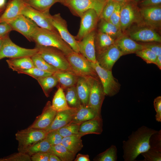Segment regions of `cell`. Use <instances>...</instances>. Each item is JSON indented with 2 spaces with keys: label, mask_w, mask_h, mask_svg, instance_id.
I'll return each mask as SVG.
<instances>
[{
  "label": "cell",
  "mask_w": 161,
  "mask_h": 161,
  "mask_svg": "<svg viewBox=\"0 0 161 161\" xmlns=\"http://www.w3.org/2000/svg\"><path fill=\"white\" fill-rule=\"evenodd\" d=\"M154 107L156 112L155 117L156 120L161 122V96L155 98L154 101Z\"/></svg>",
  "instance_id": "obj_49"
},
{
  "label": "cell",
  "mask_w": 161,
  "mask_h": 161,
  "mask_svg": "<svg viewBox=\"0 0 161 161\" xmlns=\"http://www.w3.org/2000/svg\"><path fill=\"white\" fill-rule=\"evenodd\" d=\"M74 161H90L89 156L88 154H78L74 160Z\"/></svg>",
  "instance_id": "obj_53"
},
{
  "label": "cell",
  "mask_w": 161,
  "mask_h": 161,
  "mask_svg": "<svg viewBox=\"0 0 161 161\" xmlns=\"http://www.w3.org/2000/svg\"><path fill=\"white\" fill-rule=\"evenodd\" d=\"M32 41L35 44L56 48L66 56L74 52L71 47L55 32L38 27L32 36Z\"/></svg>",
  "instance_id": "obj_2"
},
{
  "label": "cell",
  "mask_w": 161,
  "mask_h": 161,
  "mask_svg": "<svg viewBox=\"0 0 161 161\" xmlns=\"http://www.w3.org/2000/svg\"><path fill=\"white\" fill-rule=\"evenodd\" d=\"M6 0H0V9L6 7Z\"/></svg>",
  "instance_id": "obj_56"
},
{
  "label": "cell",
  "mask_w": 161,
  "mask_h": 161,
  "mask_svg": "<svg viewBox=\"0 0 161 161\" xmlns=\"http://www.w3.org/2000/svg\"><path fill=\"white\" fill-rule=\"evenodd\" d=\"M82 123L72 121L57 130L63 137L77 135H81L83 136L85 134L78 132L80 126Z\"/></svg>",
  "instance_id": "obj_35"
},
{
  "label": "cell",
  "mask_w": 161,
  "mask_h": 161,
  "mask_svg": "<svg viewBox=\"0 0 161 161\" xmlns=\"http://www.w3.org/2000/svg\"><path fill=\"white\" fill-rule=\"evenodd\" d=\"M49 152H41L34 154L31 156L32 161H49Z\"/></svg>",
  "instance_id": "obj_51"
},
{
  "label": "cell",
  "mask_w": 161,
  "mask_h": 161,
  "mask_svg": "<svg viewBox=\"0 0 161 161\" xmlns=\"http://www.w3.org/2000/svg\"><path fill=\"white\" fill-rule=\"evenodd\" d=\"M5 7H6L0 9V16L4 12L5 9Z\"/></svg>",
  "instance_id": "obj_59"
},
{
  "label": "cell",
  "mask_w": 161,
  "mask_h": 161,
  "mask_svg": "<svg viewBox=\"0 0 161 161\" xmlns=\"http://www.w3.org/2000/svg\"><path fill=\"white\" fill-rule=\"evenodd\" d=\"M103 131V120L101 115H97L91 120L82 123L78 132L85 134H100Z\"/></svg>",
  "instance_id": "obj_23"
},
{
  "label": "cell",
  "mask_w": 161,
  "mask_h": 161,
  "mask_svg": "<svg viewBox=\"0 0 161 161\" xmlns=\"http://www.w3.org/2000/svg\"><path fill=\"white\" fill-rule=\"evenodd\" d=\"M47 97L49 96L52 89L58 83L57 78L53 74L36 79Z\"/></svg>",
  "instance_id": "obj_33"
},
{
  "label": "cell",
  "mask_w": 161,
  "mask_h": 161,
  "mask_svg": "<svg viewBox=\"0 0 161 161\" xmlns=\"http://www.w3.org/2000/svg\"><path fill=\"white\" fill-rule=\"evenodd\" d=\"M7 23L12 30L21 33L30 42L32 41V36L38 27L31 19L21 14Z\"/></svg>",
  "instance_id": "obj_14"
},
{
  "label": "cell",
  "mask_w": 161,
  "mask_h": 161,
  "mask_svg": "<svg viewBox=\"0 0 161 161\" xmlns=\"http://www.w3.org/2000/svg\"><path fill=\"white\" fill-rule=\"evenodd\" d=\"M95 30H94L77 42L80 53L90 62L94 63L97 61L95 45Z\"/></svg>",
  "instance_id": "obj_18"
},
{
  "label": "cell",
  "mask_w": 161,
  "mask_h": 161,
  "mask_svg": "<svg viewBox=\"0 0 161 161\" xmlns=\"http://www.w3.org/2000/svg\"><path fill=\"white\" fill-rule=\"evenodd\" d=\"M9 67L13 71L25 70L34 66L31 57H23L11 58L6 60Z\"/></svg>",
  "instance_id": "obj_25"
},
{
  "label": "cell",
  "mask_w": 161,
  "mask_h": 161,
  "mask_svg": "<svg viewBox=\"0 0 161 161\" xmlns=\"http://www.w3.org/2000/svg\"><path fill=\"white\" fill-rule=\"evenodd\" d=\"M52 24L62 38L71 47L74 51L80 53L77 41L67 29L66 21L58 13L52 15Z\"/></svg>",
  "instance_id": "obj_13"
},
{
  "label": "cell",
  "mask_w": 161,
  "mask_h": 161,
  "mask_svg": "<svg viewBox=\"0 0 161 161\" xmlns=\"http://www.w3.org/2000/svg\"><path fill=\"white\" fill-rule=\"evenodd\" d=\"M155 30L146 26H141L130 31L129 35L130 37L135 41L160 43L161 36Z\"/></svg>",
  "instance_id": "obj_17"
},
{
  "label": "cell",
  "mask_w": 161,
  "mask_h": 161,
  "mask_svg": "<svg viewBox=\"0 0 161 161\" xmlns=\"http://www.w3.org/2000/svg\"><path fill=\"white\" fill-rule=\"evenodd\" d=\"M25 3L24 0H10L0 16V23H8L21 14Z\"/></svg>",
  "instance_id": "obj_20"
},
{
  "label": "cell",
  "mask_w": 161,
  "mask_h": 161,
  "mask_svg": "<svg viewBox=\"0 0 161 161\" xmlns=\"http://www.w3.org/2000/svg\"><path fill=\"white\" fill-rule=\"evenodd\" d=\"M99 20L98 32L107 34L115 39L123 34L119 29L111 22L103 19Z\"/></svg>",
  "instance_id": "obj_31"
},
{
  "label": "cell",
  "mask_w": 161,
  "mask_h": 161,
  "mask_svg": "<svg viewBox=\"0 0 161 161\" xmlns=\"http://www.w3.org/2000/svg\"><path fill=\"white\" fill-rule=\"evenodd\" d=\"M57 112L52 108L51 102L48 101L41 114L36 117L34 122L29 127L45 130L51 124Z\"/></svg>",
  "instance_id": "obj_19"
},
{
  "label": "cell",
  "mask_w": 161,
  "mask_h": 161,
  "mask_svg": "<svg viewBox=\"0 0 161 161\" xmlns=\"http://www.w3.org/2000/svg\"><path fill=\"white\" fill-rule=\"evenodd\" d=\"M24 2L33 8L38 11H49L50 7L57 0H24Z\"/></svg>",
  "instance_id": "obj_34"
},
{
  "label": "cell",
  "mask_w": 161,
  "mask_h": 161,
  "mask_svg": "<svg viewBox=\"0 0 161 161\" xmlns=\"http://www.w3.org/2000/svg\"><path fill=\"white\" fill-rule=\"evenodd\" d=\"M65 96L67 102L70 107L78 108L81 104L76 86L66 88Z\"/></svg>",
  "instance_id": "obj_38"
},
{
  "label": "cell",
  "mask_w": 161,
  "mask_h": 161,
  "mask_svg": "<svg viewBox=\"0 0 161 161\" xmlns=\"http://www.w3.org/2000/svg\"><path fill=\"white\" fill-rule=\"evenodd\" d=\"M156 64L158 67L161 69V55L157 56L156 60Z\"/></svg>",
  "instance_id": "obj_55"
},
{
  "label": "cell",
  "mask_w": 161,
  "mask_h": 161,
  "mask_svg": "<svg viewBox=\"0 0 161 161\" xmlns=\"http://www.w3.org/2000/svg\"><path fill=\"white\" fill-rule=\"evenodd\" d=\"M91 62L102 84L105 95L112 97L117 94L120 85L113 77L112 71L102 67L97 61Z\"/></svg>",
  "instance_id": "obj_9"
},
{
  "label": "cell",
  "mask_w": 161,
  "mask_h": 161,
  "mask_svg": "<svg viewBox=\"0 0 161 161\" xmlns=\"http://www.w3.org/2000/svg\"><path fill=\"white\" fill-rule=\"evenodd\" d=\"M117 149L114 145H111L104 151L99 154L94 158L95 161H117Z\"/></svg>",
  "instance_id": "obj_37"
},
{
  "label": "cell",
  "mask_w": 161,
  "mask_h": 161,
  "mask_svg": "<svg viewBox=\"0 0 161 161\" xmlns=\"http://www.w3.org/2000/svg\"><path fill=\"white\" fill-rule=\"evenodd\" d=\"M58 2H60L62 4L66 0H57Z\"/></svg>",
  "instance_id": "obj_60"
},
{
  "label": "cell",
  "mask_w": 161,
  "mask_h": 161,
  "mask_svg": "<svg viewBox=\"0 0 161 161\" xmlns=\"http://www.w3.org/2000/svg\"><path fill=\"white\" fill-rule=\"evenodd\" d=\"M124 2H120L117 3L108 21L115 25L119 29L121 10L122 6Z\"/></svg>",
  "instance_id": "obj_45"
},
{
  "label": "cell",
  "mask_w": 161,
  "mask_h": 161,
  "mask_svg": "<svg viewBox=\"0 0 161 161\" xmlns=\"http://www.w3.org/2000/svg\"><path fill=\"white\" fill-rule=\"evenodd\" d=\"M143 44L144 48L150 49L157 56L161 55V45L160 43L151 42Z\"/></svg>",
  "instance_id": "obj_48"
},
{
  "label": "cell",
  "mask_w": 161,
  "mask_h": 161,
  "mask_svg": "<svg viewBox=\"0 0 161 161\" xmlns=\"http://www.w3.org/2000/svg\"><path fill=\"white\" fill-rule=\"evenodd\" d=\"M38 52L35 48L27 49L20 47L13 42L9 34L4 37L2 46L0 49V60L5 58H10L23 57H31Z\"/></svg>",
  "instance_id": "obj_10"
},
{
  "label": "cell",
  "mask_w": 161,
  "mask_h": 161,
  "mask_svg": "<svg viewBox=\"0 0 161 161\" xmlns=\"http://www.w3.org/2000/svg\"><path fill=\"white\" fill-rule=\"evenodd\" d=\"M137 3L133 0L125 2L121 10L120 29L124 32L134 23L143 24Z\"/></svg>",
  "instance_id": "obj_6"
},
{
  "label": "cell",
  "mask_w": 161,
  "mask_h": 161,
  "mask_svg": "<svg viewBox=\"0 0 161 161\" xmlns=\"http://www.w3.org/2000/svg\"><path fill=\"white\" fill-rule=\"evenodd\" d=\"M4 36L0 37V49L1 47L3 42Z\"/></svg>",
  "instance_id": "obj_57"
},
{
  "label": "cell",
  "mask_w": 161,
  "mask_h": 161,
  "mask_svg": "<svg viewBox=\"0 0 161 161\" xmlns=\"http://www.w3.org/2000/svg\"><path fill=\"white\" fill-rule=\"evenodd\" d=\"M97 115L91 107L87 105L84 106L81 104L78 108L72 121L77 123H83L92 119Z\"/></svg>",
  "instance_id": "obj_29"
},
{
  "label": "cell",
  "mask_w": 161,
  "mask_h": 161,
  "mask_svg": "<svg viewBox=\"0 0 161 161\" xmlns=\"http://www.w3.org/2000/svg\"><path fill=\"white\" fill-rule=\"evenodd\" d=\"M149 148L161 152V130L152 134L149 140Z\"/></svg>",
  "instance_id": "obj_43"
},
{
  "label": "cell",
  "mask_w": 161,
  "mask_h": 161,
  "mask_svg": "<svg viewBox=\"0 0 161 161\" xmlns=\"http://www.w3.org/2000/svg\"><path fill=\"white\" fill-rule=\"evenodd\" d=\"M52 108L57 112L72 108L69 106L67 102L64 89L59 87L55 93L51 103Z\"/></svg>",
  "instance_id": "obj_26"
},
{
  "label": "cell",
  "mask_w": 161,
  "mask_h": 161,
  "mask_svg": "<svg viewBox=\"0 0 161 161\" xmlns=\"http://www.w3.org/2000/svg\"><path fill=\"white\" fill-rule=\"evenodd\" d=\"M31 156L27 153L18 152L0 159V161H31Z\"/></svg>",
  "instance_id": "obj_44"
},
{
  "label": "cell",
  "mask_w": 161,
  "mask_h": 161,
  "mask_svg": "<svg viewBox=\"0 0 161 161\" xmlns=\"http://www.w3.org/2000/svg\"><path fill=\"white\" fill-rule=\"evenodd\" d=\"M137 3L140 8L153 7L161 5V0H143Z\"/></svg>",
  "instance_id": "obj_50"
},
{
  "label": "cell",
  "mask_w": 161,
  "mask_h": 161,
  "mask_svg": "<svg viewBox=\"0 0 161 161\" xmlns=\"http://www.w3.org/2000/svg\"><path fill=\"white\" fill-rule=\"evenodd\" d=\"M139 10L143 24L154 30L160 28L161 5L140 8Z\"/></svg>",
  "instance_id": "obj_16"
},
{
  "label": "cell",
  "mask_w": 161,
  "mask_h": 161,
  "mask_svg": "<svg viewBox=\"0 0 161 161\" xmlns=\"http://www.w3.org/2000/svg\"><path fill=\"white\" fill-rule=\"evenodd\" d=\"M81 135H72L64 137L62 144L76 155L83 147Z\"/></svg>",
  "instance_id": "obj_28"
},
{
  "label": "cell",
  "mask_w": 161,
  "mask_h": 161,
  "mask_svg": "<svg viewBox=\"0 0 161 161\" xmlns=\"http://www.w3.org/2000/svg\"><path fill=\"white\" fill-rule=\"evenodd\" d=\"M35 48L47 62L58 70L73 72L66 55L60 50L54 47L36 44Z\"/></svg>",
  "instance_id": "obj_3"
},
{
  "label": "cell",
  "mask_w": 161,
  "mask_h": 161,
  "mask_svg": "<svg viewBox=\"0 0 161 161\" xmlns=\"http://www.w3.org/2000/svg\"><path fill=\"white\" fill-rule=\"evenodd\" d=\"M76 87L81 104L84 106L87 105L89 101V88L86 78L79 77Z\"/></svg>",
  "instance_id": "obj_30"
},
{
  "label": "cell",
  "mask_w": 161,
  "mask_h": 161,
  "mask_svg": "<svg viewBox=\"0 0 161 161\" xmlns=\"http://www.w3.org/2000/svg\"><path fill=\"white\" fill-rule=\"evenodd\" d=\"M134 1H135V2H136V3H137L139 2H140L141 1H142V0H133Z\"/></svg>",
  "instance_id": "obj_61"
},
{
  "label": "cell",
  "mask_w": 161,
  "mask_h": 161,
  "mask_svg": "<svg viewBox=\"0 0 161 161\" xmlns=\"http://www.w3.org/2000/svg\"><path fill=\"white\" fill-rule=\"evenodd\" d=\"M109 0H112L114 1H116V2H125L130 0H106V1H109Z\"/></svg>",
  "instance_id": "obj_58"
},
{
  "label": "cell",
  "mask_w": 161,
  "mask_h": 161,
  "mask_svg": "<svg viewBox=\"0 0 161 161\" xmlns=\"http://www.w3.org/2000/svg\"><path fill=\"white\" fill-rule=\"evenodd\" d=\"M31 57L34 66L35 67L52 74L58 70L47 62L38 53Z\"/></svg>",
  "instance_id": "obj_36"
},
{
  "label": "cell",
  "mask_w": 161,
  "mask_h": 161,
  "mask_svg": "<svg viewBox=\"0 0 161 161\" xmlns=\"http://www.w3.org/2000/svg\"><path fill=\"white\" fill-rule=\"evenodd\" d=\"M46 137L51 146L61 144L63 138L57 130L48 132Z\"/></svg>",
  "instance_id": "obj_47"
},
{
  "label": "cell",
  "mask_w": 161,
  "mask_h": 161,
  "mask_svg": "<svg viewBox=\"0 0 161 161\" xmlns=\"http://www.w3.org/2000/svg\"><path fill=\"white\" fill-rule=\"evenodd\" d=\"M51 146L49 142L45 137L29 148L26 153L31 156L38 153L49 152Z\"/></svg>",
  "instance_id": "obj_39"
},
{
  "label": "cell",
  "mask_w": 161,
  "mask_h": 161,
  "mask_svg": "<svg viewBox=\"0 0 161 161\" xmlns=\"http://www.w3.org/2000/svg\"><path fill=\"white\" fill-rule=\"evenodd\" d=\"M123 54L114 44L103 51L96 53V59L102 67L112 71L115 63Z\"/></svg>",
  "instance_id": "obj_15"
},
{
  "label": "cell",
  "mask_w": 161,
  "mask_h": 161,
  "mask_svg": "<svg viewBox=\"0 0 161 161\" xmlns=\"http://www.w3.org/2000/svg\"><path fill=\"white\" fill-rule=\"evenodd\" d=\"M85 78L89 88L87 106L92 108L97 115H101V108L106 96L102 84L98 77Z\"/></svg>",
  "instance_id": "obj_8"
},
{
  "label": "cell",
  "mask_w": 161,
  "mask_h": 161,
  "mask_svg": "<svg viewBox=\"0 0 161 161\" xmlns=\"http://www.w3.org/2000/svg\"><path fill=\"white\" fill-rule=\"evenodd\" d=\"M135 53L147 63L155 64L157 56L150 49L148 48H143L137 51Z\"/></svg>",
  "instance_id": "obj_41"
},
{
  "label": "cell",
  "mask_w": 161,
  "mask_h": 161,
  "mask_svg": "<svg viewBox=\"0 0 161 161\" xmlns=\"http://www.w3.org/2000/svg\"><path fill=\"white\" fill-rule=\"evenodd\" d=\"M12 30L10 26L5 22L0 23V37H3L9 34Z\"/></svg>",
  "instance_id": "obj_52"
},
{
  "label": "cell",
  "mask_w": 161,
  "mask_h": 161,
  "mask_svg": "<svg viewBox=\"0 0 161 161\" xmlns=\"http://www.w3.org/2000/svg\"><path fill=\"white\" fill-rule=\"evenodd\" d=\"M115 39L106 33L96 32L95 45L96 53L100 52L114 44Z\"/></svg>",
  "instance_id": "obj_27"
},
{
  "label": "cell",
  "mask_w": 161,
  "mask_h": 161,
  "mask_svg": "<svg viewBox=\"0 0 161 161\" xmlns=\"http://www.w3.org/2000/svg\"><path fill=\"white\" fill-rule=\"evenodd\" d=\"M80 18L79 30L76 36L75 37L77 41L81 40L85 36L95 30L99 20L96 12L92 9L85 12Z\"/></svg>",
  "instance_id": "obj_12"
},
{
  "label": "cell",
  "mask_w": 161,
  "mask_h": 161,
  "mask_svg": "<svg viewBox=\"0 0 161 161\" xmlns=\"http://www.w3.org/2000/svg\"><path fill=\"white\" fill-rule=\"evenodd\" d=\"M53 75L57 78L64 89L76 86L79 77L73 72L67 71L58 70Z\"/></svg>",
  "instance_id": "obj_24"
},
{
  "label": "cell",
  "mask_w": 161,
  "mask_h": 161,
  "mask_svg": "<svg viewBox=\"0 0 161 161\" xmlns=\"http://www.w3.org/2000/svg\"><path fill=\"white\" fill-rule=\"evenodd\" d=\"M157 131L143 126L133 131L126 140L123 142L124 161H134L137 157L149 149L151 136Z\"/></svg>",
  "instance_id": "obj_1"
},
{
  "label": "cell",
  "mask_w": 161,
  "mask_h": 161,
  "mask_svg": "<svg viewBox=\"0 0 161 161\" xmlns=\"http://www.w3.org/2000/svg\"><path fill=\"white\" fill-rule=\"evenodd\" d=\"M106 1V0H66L62 4L75 16L80 17L85 12L92 9L99 18Z\"/></svg>",
  "instance_id": "obj_5"
},
{
  "label": "cell",
  "mask_w": 161,
  "mask_h": 161,
  "mask_svg": "<svg viewBox=\"0 0 161 161\" xmlns=\"http://www.w3.org/2000/svg\"><path fill=\"white\" fill-rule=\"evenodd\" d=\"M117 3L112 0L106 1L99 17V19H103L109 21Z\"/></svg>",
  "instance_id": "obj_42"
},
{
  "label": "cell",
  "mask_w": 161,
  "mask_h": 161,
  "mask_svg": "<svg viewBox=\"0 0 161 161\" xmlns=\"http://www.w3.org/2000/svg\"><path fill=\"white\" fill-rule=\"evenodd\" d=\"M49 152L57 156L61 161H72L76 156L62 143L51 146Z\"/></svg>",
  "instance_id": "obj_32"
},
{
  "label": "cell",
  "mask_w": 161,
  "mask_h": 161,
  "mask_svg": "<svg viewBox=\"0 0 161 161\" xmlns=\"http://www.w3.org/2000/svg\"><path fill=\"white\" fill-rule=\"evenodd\" d=\"M21 14L31 19L40 27L58 32L52 24V15L49 11H38L25 3Z\"/></svg>",
  "instance_id": "obj_11"
},
{
  "label": "cell",
  "mask_w": 161,
  "mask_h": 161,
  "mask_svg": "<svg viewBox=\"0 0 161 161\" xmlns=\"http://www.w3.org/2000/svg\"><path fill=\"white\" fill-rule=\"evenodd\" d=\"M144 157L143 161H161V152L149 148L141 154Z\"/></svg>",
  "instance_id": "obj_46"
},
{
  "label": "cell",
  "mask_w": 161,
  "mask_h": 161,
  "mask_svg": "<svg viewBox=\"0 0 161 161\" xmlns=\"http://www.w3.org/2000/svg\"><path fill=\"white\" fill-rule=\"evenodd\" d=\"M49 161H61V160L55 154L50 153Z\"/></svg>",
  "instance_id": "obj_54"
},
{
  "label": "cell",
  "mask_w": 161,
  "mask_h": 161,
  "mask_svg": "<svg viewBox=\"0 0 161 161\" xmlns=\"http://www.w3.org/2000/svg\"><path fill=\"white\" fill-rule=\"evenodd\" d=\"M66 57L72 71L78 76L98 77L91 62L80 53L74 51Z\"/></svg>",
  "instance_id": "obj_7"
},
{
  "label": "cell",
  "mask_w": 161,
  "mask_h": 161,
  "mask_svg": "<svg viewBox=\"0 0 161 161\" xmlns=\"http://www.w3.org/2000/svg\"><path fill=\"white\" fill-rule=\"evenodd\" d=\"M114 44L123 55L135 53L144 48L143 44L137 43L130 37L123 34L115 39Z\"/></svg>",
  "instance_id": "obj_22"
},
{
  "label": "cell",
  "mask_w": 161,
  "mask_h": 161,
  "mask_svg": "<svg viewBox=\"0 0 161 161\" xmlns=\"http://www.w3.org/2000/svg\"><path fill=\"white\" fill-rule=\"evenodd\" d=\"M18 74H23L29 75L32 77L37 79L50 75L53 74L41 70L34 67L30 69L18 70L16 71Z\"/></svg>",
  "instance_id": "obj_40"
},
{
  "label": "cell",
  "mask_w": 161,
  "mask_h": 161,
  "mask_svg": "<svg viewBox=\"0 0 161 161\" xmlns=\"http://www.w3.org/2000/svg\"><path fill=\"white\" fill-rule=\"evenodd\" d=\"M78 108L58 112L51 124L45 130L47 132L57 130L68 124L73 120Z\"/></svg>",
  "instance_id": "obj_21"
},
{
  "label": "cell",
  "mask_w": 161,
  "mask_h": 161,
  "mask_svg": "<svg viewBox=\"0 0 161 161\" xmlns=\"http://www.w3.org/2000/svg\"><path fill=\"white\" fill-rule=\"evenodd\" d=\"M45 130L28 127L18 131L15 134L18 142V152L27 153L28 149L39 141L44 139L48 133Z\"/></svg>",
  "instance_id": "obj_4"
}]
</instances>
